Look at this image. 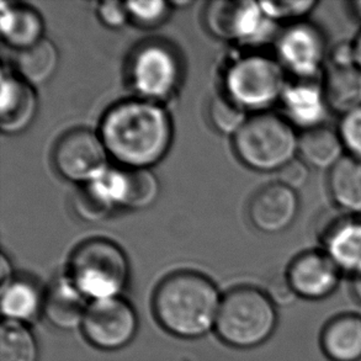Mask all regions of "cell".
Listing matches in <instances>:
<instances>
[{
  "label": "cell",
  "mask_w": 361,
  "mask_h": 361,
  "mask_svg": "<svg viewBox=\"0 0 361 361\" xmlns=\"http://www.w3.org/2000/svg\"><path fill=\"white\" fill-rule=\"evenodd\" d=\"M352 291L354 293V298L361 303V275L352 279Z\"/></svg>",
  "instance_id": "cell-38"
},
{
  "label": "cell",
  "mask_w": 361,
  "mask_h": 361,
  "mask_svg": "<svg viewBox=\"0 0 361 361\" xmlns=\"http://www.w3.org/2000/svg\"><path fill=\"white\" fill-rule=\"evenodd\" d=\"M237 157L244 166L257 171H279L298 157V133L280 115L255 114L233 136Z\"/></svg>",
  "instance_id": "cell-4"
},
{
  "label": "cell",
  "mask_w": 361,
  "mask_h": 361,
  "mask_svg": "<svg viewBox=\"0 0 361 361\" xmlns=\"http://www.w3.org/2000/svg\"><path fill=\"white\" fill-rule=\"evenodd\" d=\"M337 130L348 156L361 161V106L342 115Z\"/></svg>",
  "instance_id": "cell-30"
},
{
  "label": "cell",
  "mask_w": 361,
  "mask_h": 361,
  "mask_svg": "<svg viewBox=\"0 0 361 361\" xmlns=\"http://www.w3.org/2000/svg\"><path fill=\"white\" fill-rule=\"evenodd\" d=\"M0 361H39V344L25 323L5 319L1 324Z\"/></svg>",
  "instance_id": "cell-25"
},
{
  "label": "cell",
  "mask_w": 361,
  "mask_h": 361,
  "mask_svg": "<svg viewBox=\"0 0 361 361\" xmlns=\"http://www.w3.org/2000/svg\"><path fill=\"white\" fill-rule=\"evenodd\" d=\"M276 59L293 79H322L327 66V36L308 20L288 25L275 39Z\"/></svg>",
  "instance_id": "cell-8"
},
{
  "label": "cell",
  "mask_w": 361,
  "mask_h": 361,
  "mask_svg": "<svg viewBox=\"0 0 361 361\" xmlns=\"http://www.w3.org/2000/svg\"><path fill=\"white\" fill-rule=\"evenodd\" d=\"M280 104L283 118L301 132L326 125L328 115L332 113L322 79H288Z\"/></svg>",
  "instance_id": "cell-15"
},
{
  "label": "cell",
  "mask_w": 361,
  "mask_h": 361,
  "mask_svg": "<svg viewBox=\"0 0 361 361\" xmlns=\"http://www.w3.org/2000/svg\"><path fill=\"white\" fill-rule=\"evenodd\" d=\"M99 136L109 156L127 169H149L169 151L173 125L159 104L132 99L109 109Z\"/></svg>",
  "instance_id": "cell-1"
},
{
  "label": "cell",
  "mask_w": 361,
  "mask_h": 361,
  "mask_svg": "<svg viewBox=\"0 0 361 361\" xmlns=\"http://www.w3.org/2000/svg\"><path fill=\"white\" fill-rule=\"evenodd\" d=\"M209 118L217 131L235 136L248 120V116L247 111L227 95H217L211 99L209 104Z\"/></svg>",
  "instance_id": "cell-27"
},
{
  "label": "cell",
  "mask_w": 361,
  "mask_h": 361,
  "mask_svg": "<svg viewBox=\"0 0 361 361\" xmlns=\"http://www.w3.org/2000/svg\"><path fill=\"white\" fill-rule=\"evenodd\" d=\"M44 293L30 279H13L1 288V313L6 321L27 323L44 310Z\"/></svg>",
  "instance_id": "cell-23"
},
{
  "label": "cell",
  "mask_w": 361,
  "mask_h": 361,
  "mask_svg": "<svg viewBox=\"0 0 361 361\" xmlns=\"http://www.w3.org/2000/svg\"><path fill=\"white\" fill-rule=\"evenodd\" d=\"M265 293L276 307L278 306H281V307L290 306L298 298V295L293 291V286L288 283L286 275L275 276L273 280H270L268 290Z\"/></svg>",
  "instance_id": "cell-34"
},
{
  "label": "cell",
  "mask_w": 361,
  "mask_h": 361,
  "mask_svg": "<svg viewBox=\"0 0 361 361\" xmlns=\"http://www.w3.org/2000/svg\"><path fill=\"white\" fill-rule=\"evenodd\" d=\"M59 63V49L51 39H44L30 49L19 51L15 73L32 87L49 82Z\"/></svg>",
  "instance_id": "cell-24"
},
{
  "label": "cell",
  "mask_w": 361,
  "mask_h": 361,
  "mask_svg": "<svg viewBox=\"0 0 361 361\" xmlns=\"http://www.w3.org/2000/svg\"><path fill=\"white\" fill-rule=\"evenodd\" d=\"M316 227L322 249L343 274L361 275V215H349L336 209L326 212Z\"/></svg>",
  "instance_id": "cell-12"
},
{
  "label": "cell",
  "mask_w": 361,
  "mask_h": 361,
  "mask_svg": "<svg viewBox=\"0 0 361 361\" xmlns=\"http://www.w3.org/2000/svg\"><path fill=\"white\" fill-rule=\"evenodd\" d=\"M204 19L207 30L217 39L242 44L267 42L276 34L278 25L255 1H211Z\"/></svg>",
  "instance_id": "cell-9"
},
{
  "label": "cell",
  "mask_w": 361,
  "mask_h": 361,
  "mask_svg": "<svg viewBox=\"0 0 361 361\" xmlns=\"http://www.w3.org/2000/svg\"><path fill=\"white\" fill-rule=\"evenodd\" d=\"M353 47H354V57L357 68L361 71V30L357 32L355 39H353Z\"/></svg>",
  "instance_id": "cell-37"
},
{
  "label": "cell",
  "mask_w": 361,
  "mask_h": 361,
  "mask_svg": "<svg viewBox=\"0 0 361 361\" xmlns=\"http://www.w3.org/2000/svg\"><path fill=\"white\" fill-rule=\"evenodd\" d=\"M128 80L140 99L157 103L168 99L181 78L180 61L163 42H147L133 51L127 67Z\"/></svg>",
  "instance_id": "cell-7"
},
{
  "label": "cell",
  "mask_w": 361,
  "mask_h": 361,
  "mask_svg": "<svg viewBox=\"0 0 361 361\" xmlns=\"http://www.w3.org/2000/svg\"><path fill=\"white\" fill-rule=\"evenodd\" d=\"M215 327L219 337L231 347H259L278 327L276 306L259 288H233L222 298Z\"/></svg>",
  "instance_id": "cell-3"
},
{
  "label": "cell",
  "mask_w": 361,
  "mask_h": 361,
  "mask_svg": "<svg viewBox=\"0 0 361 361\" xmlns=\"http://www.w3.org/2000/svg\"><path fill=\"white\" fill-rule=\"evenodd\" d=\"M276 59L248 54L231 64L226 72V95L245 111L267 113L280 104L288 79Z\"/></svg>",
  "instance_id": "cell-6"
},
{
  "label": "cell",
  "mask_w": 361,
  "mask_h": 361,
  "mask_svg": "<svg viewBox=\"0 0 361 361\" xmlns=\"http://www.w3.org/2000/svg\"><path fill=\"white\" fill-rule=\"evenodd\" d=\"M127 11L130 21L142 27H153L166 21L171 13V3L154 0V1H127Z\"/></svg>",
  "instance_id": "cell-29"
},
{
  "label": "cell",
  "mask_w": 361,
  "mask_h": 361,
  "mask_svg": "<svg viewBox=\"0 0 361 361\" xmlns=\"http://www.w3.org/2000/svg\"><path fill=\"white\" fill-rule=\"evenodd\" d=\"M109 157L102 137L87 128L64 133L52 153L59 176L82 185L95 180L108 169Z\"/></svg>",
  "instance_id": "cell-10"
},
{
  "label": "cell",
  "mask_w": 361,
  "mask_h": 361,
  "mask_svg": "<svg viewBox=\"0 0 361 361\" xmlns=\"http://www.w3.org/2000/svg\"><path fill=\"white\" fill-rule=\"evenodd\" d=\"M39 109V99L34 87L16 73L1 74L0 92V128L6 135L25 131L34 121Z\"/></svg>",
  "instance_id": "cell-16"
},
{
  "label": "cell",
  "mask_w": 361,
  "mask_h": 361,
  "mask_svg": "<svg viewBox=\"0 0 361 361\" xmlns=\"http://www.w3.org/2000/svg\"><path fill=\"white\" fill-rule=\"evenodd\" d=\"M13 279H14V275H13L11 263H10L8 257L3 253L1 254V258H0V283H1V288L5 286L6 283H9Z\"/></svg>",
  "instance_id": "cell-36"
},
{
  "label": "cell",
  "mask_w": 361,
  "mask_h": 361,
  "mask_svg": "<svg viewBox=\"0 0 361 361\" xmlns=\"http://www.w3.org/2000/svg\"><path fill=\"white\" fill-rule=\"evenodd\" d=\"M138 317L131 303L121 298L89 303L82 331L92 345L102 350H118L136 336Z\"/></svg>",
  "instance_id": "cell-11"
},
{
  "label": "cell",
  "mask_w": 361,
  "mask_h": 361,
  "mask_svg": "<svg viewBox=\"0 0 361 361\" xmlns=\"http://www.w3.org/2000/svg\"><path fill=\"white\" fill-rule=\"evenodd\" d=\"M67 276L88 300L120 298L128 281L130 263L111 240H87L71 255Z\"/></svg>",
  "instance_id": "cell-5"
},
{
  "label": "cell",
  "mask_w": 361,
  "mask_h": 361,
  "mask_svg": "<svg viewBox=\"0 0 361 361\" xmlns=\"http://www.w3.org/2000/svg\"><path fill=\"white\" fill-rule=\"evenodd\" d=\"M126 190L122 209L143 210L159 195V181L151 169H125Z\"/></svg>",
  "instance_id": "cell-26"
},
{
  "label": "cell",
  "mask_w": 361,
  "mask_h": 361,
  "mask_svg": "<svg viewBox=\"0 0 361 361\" xmlns=\"http://www.w3.org/2000/svg\"><path fill=\"white\" fill-rule=\"evenodd\" d=\"M97 14L100 23L109 29H121L130 21L126 3L110 1V0L103 1L98 5Z\"/></svg>",
  "instance_id": "cell-33"
},
{
  "label": "cell",
  "mask_w": 361,
  "mask_h": 361,
  "mask_svg": "<svg viewBox=\"0 0 361 361\" xmlns=\"http://www.w3.org/2000/svg\"><path fill=\"white\" fill-rule=\"evenodd\" d=\"M323 89L332 113L342 116L361 106V71L353 67H326Z\"/></svg>",
  "instance_id": "cell-22"
},
{
  "label": "cell",
  "mask_w": 361,
  "mask_h": 361,
  "mask_svg": "<svg viewBox=\"0 0 361 361\" xmlns=\"http://www.w3.org/2000/svg\"><path fill=\"white\" fill-rule=\"evenodd\" d=\"M353 66H357L355 57H354L353 41L338 42L337 44H334L329 49L326 67L342 68V67H353Z\"/></svg>",
  "instance_id": "cell-35"
},
{
  "label": "cell",
  "mask_w": 361,
  "mask_h": 361,
  "mask_svg": "<svg viewBox=\"0 0 361 361\" xmlns=\"http://www.w3.org/2000/svg\"><path fill=\"white\" fill-rule=\"evenodd\" d=\"M285 275L298 298L318 301L337 290L343 273L323 249H312L296 255Z\"/></svg>",
  "instance_id": "cell-13"
},
{
  "label": "cell",
  "mask_w": 361,
  "mask_h": 361,
  "mask_svg": "<svg viewBox=\"0 0 361 361\" xmlns=\"http://www.w3.org/2000/svg\"><path fill=\"white\" fill-rule=\"evenodd\" d=\"M348 5H349V10L352 11L353 15H354L359 21H361V0L350 1Z\"/></svg>",
  "instance_id": "cell-39"
},
{
  "label": "cell",
  "mask_w": 361,
  "mask_h": 361,
  "mask_svg": "<svg viewBox=\"0 0 361 361\" xmlns=\"http://www.w3.org/2000/svg\"><path fill=\"white\" fill-rule=\"evenodd\" d=\"M0 29L5 42L24 51L44 39V20L36 10L26 5L0 4Z\"/></svg>",
  "instance_id": "cell-19"
},
{
  "label": "cell",
  "mask_w": 361,
  "mask_h": 361,
  "mask_svg": "<svg viewBox=\"0 0 361 361\" xmlns=\"http://www.w3.org/2000/svg\"><path fill=\"white\" fill-rule=\"evenodd\" d=\"M221 300L210 279L195 271H179L157 286L153 313L166 332L184 339H196L210 332L217 322Z\"/></svg>",
  "instance_id": "cell-2"
},
{
  "label": "cell",
  "mask_w": 361,
  "mask_h": 361,
  "mask_svg": "<svg viewBox=\"0 0 361 361\" xmlns=\"http://www.w3.org/2000/svg\"><path fill=\"white\" fill-rule=\"evenodd\" d=\"M328 194L336 209L349 215H361V161L345 156L327 176Z\"/></svg>",
  "instance_id": "cell-21"
},
{
  "label": "cell",
  "mask_w": 361,
  "mask_h": 361,
  "mask_svg": "<svg viewBox=\"0 0 361 361\" xmlns=\"http://www.w3.org/2000/svg\"><path fill=\"white\" fill-rule=\"evenodd\" d=\"M72 205L75 214L87 222H98L106 219L113 210L104 205L103 202L95 197L89 191L87 186L82 185L80 189L74 194Z\"/></svg>",
  "instance_id": "cell-31"
},
{
  "label": "cell",
  "mask_w": 361,
  "mask_h": 361,
  "mask_svg": "<svg viewBox=\"0 0 361 361\" xmlns=\"http://www.w3.org/2000/svg\"><path fill=\"white\" fill-rule=\"evenodd\" d=\"M300 211L298 191L280 181L260 188L249 201V220L257 230L267 235H276L288 230Z\"/></svg>",
  "instance_id": "cell-14"
},
{
  "label": "cell",
  "mask_w": 361,
  "mask_h": 361,
  "mask_svg": "<svg viewBox=\"0 0 361 361\" xmlns=\"http://www.w3.org/2000/svg\"><path fill=\"white\" fill-rule=\"evenodd\" d=\"M345 156L337 128L322 125L298 135V157L310 168L329 171Z\"/></svg>",
  "instance_id": "cell-20"
},
{
  "label": "cell",
  "mask_w": 361,
  "mask_h": 361,
  "mask_svg": "<svg viewBox=\"0 0 361 361\" xmlns=\"http://www.w3.org/2000/svg\"><path fill=\"white\" fill-rule=\"evenodd\" d=\"M321 348L331 361H360L361 316L344 313L332 318L321 333Z\"/></svg>",
  "instance_id": "cell-18"
},
{
  "label": "cell",
  "mask_w": 361,
  "mask_h": 361,
  "mask_svg": "<svg viewBox=\"0 0 361 361\" xmlns=\"http://www.w3.org/2000/svg\"><path fill=\"white\" fill-rule=\"evenodd\" d=\"M87 300L68 276L64 275L56 279L44 293L42 313L54 328L73 331L83 324L89 306Z\"/></svg>",
  "instance_id": "cell-17"
},
{
  "label": "cell",
  "mask_w": 361,
  "mask_h": 361,
  "mask_svg": "<svg viewBox=\"0 0 361 361\" xmlns=\"http://www.w3.org/2000/svg\"><path fill=\"white\" fill-rule=\"evenodd\" d=\"M278 181L283 185L295 191L301 190L310 180L311 168L301 158L296 157L278 171Z\"/></svg>",
  "instance_id": "cell-32"
},
{
  "label": "cell",
  "mask_w": 361,
  "mask_h": 361,
  "mask_svg": "<svg viewBox=\"0 0 361 361\" xmlns=\"http://www.w3.org/2000/svg\"><path fill=\"white\" fill-rule=\"evenodd\" d=\"M262 9L270 19L288 25L296 24L307 20L318 3L314 0H300V1H262Z\"/></svg>",
  "instance_id": "cell-28"
}]
</instances>
